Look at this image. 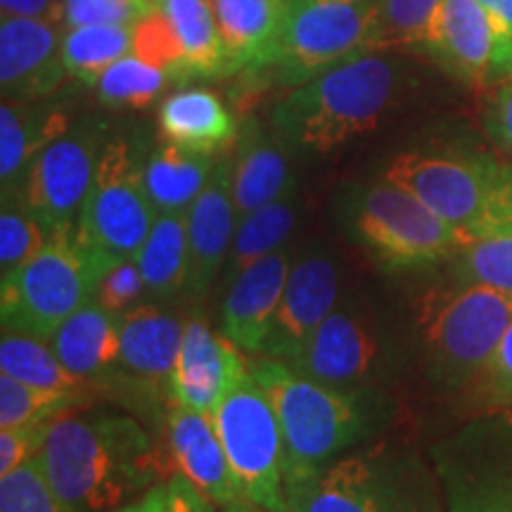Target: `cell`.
<instances>
[{"mask_svg":"<svg viewBox=\"0 0 512 512\" xmlns=\"http://www.w3.org/2000/svg\"><path fill=\"white\" fill-rule=\"evenodd\" d=\"M41 463L69 512H117L128 498L147 494L155 479L174 475L143 425L117 413L50 422Z\"/></svg>","mask_w":512,"mask_h":512,"instance_id":"obj_1","label":"cell"},{"mask_svg":"<svg viewBox=\"0 0 512 512\" xmlns=\"http://www.w3.org/2000/svg\"><path fill=\"white\" fill-rule=\"evenodd\" d=\"M249 373L264 387L278 413L285 439V482L313 475L375 439L392 420V399L370 384L330 387L268 356L249 361Z\"/></svg>","mask_w":512,"mask_h":512,"instance_id":"obj_2","label":"cell"},{"mask_svg":"<svg viewBox=\"0 0 512 512\" xmlns=\"http://www.w3.org/2000/svg\"><path fill=\"white\" fill-rule=\"evenodd\" d=\"M399 64L361 53L292 88L275 102L271 128L290 150L328 155L375 131L399 93Z\"/></svg>","mask_w":512,"mask_h":512,"instance_id":"obj_3","label":"cell"},{"mask_svg":"<svg viewBox=\"0 0 512 512\" xmlns=\"http://www.w3.org/2000/svg\"><path fill=\"white\" fill-rule=\"evenodd\" d=\"M380 178L418 197L465 242L512 235V166L486 152H401Z\"/></svg>","mask_w":512,"mask_h":512,"instance_id":"obj_4","label":"cell"},{"mask_svg":"<svg viewBox=\"0 0 512 512\" xmlns=\"http://www.w3.org/2000/svg\"><path fill=\"white\" fill-rule=\"evenodd\" d=\"M335 216L344 235L387 271H413L453 259L465 245L451 223L392 181L339 190Z\"/></svg>","mask_w":512,"mask_h":512,"instance_id":"obj_5","label":"cell"},{"mask_svg":"<svg viewBox=\"0 0 512 512\" xmlns=\"http://www.w3.org/2000/svg\"><path fill=\"white\" fill-rule=\"evenodd\" d=\"M512 323V294L486 285L430 290L418 302L427 377L446 394L470 389Z\"/></svg>","mask_w":512,"mask_h":512,"instance_id":"obj_6","label":"cell"},{"mask_svg":"<svg viewBox=\"0 0 512 512\" xmlns=\"http://www.w3.org/2000/svg\"><path fill=\"white\" fill-rule=\"evenodd\" d=\"M100 271L74 230H60L22 266L3 275L0 318L5 332L46 339L95 297Z\"/></svg>","mask_w":512,"mask_h":512,"instance_id":"obj_7","label":"cell"},{"mask_svg":"<svg viewBox=\"0 0 512 512\" xmlns=\"http://www.w3.org/2000/svg\"><path fill=\"white\" fill-rule=\"evenodd\" d=\"M157 216L133 147L126 138L107 140L76 226V235L100 275L119 261L136 259Z\"/></svg>","mask_w":512,"mask_h":512,"instance_id":"obj_8","label":"cell"},{"mask_svg":"<svg viewBox=\"0 0 512 512\" xmlns=\"http://www.w3.org/2000/svg\"><path fill=\"white\" fill-rule=\"evenodd\" d=\"M375 3L287 0V10L266 60L249 72L280 86H302L335 64L368 53Z\"/></svg>","mask_w":512,"mask_h":512,"instance_id":"obj_9","label":"cell"},{"mask_svg":"<svg viewBox=\"0 0 512 512\" xmlns=\"http://www.w3.org/2000/svg\"><path fill=\"white\" fill-rule=\"evenodd\" d=\"M214 427L238 479L242 498L264 512H290L285 496V439L278 413L252 373L235 384Z\"/></svg>","mask_w":512,"mask_h":512,"instance_id":"obj_10","label":"cell"},{"mask_svg":"<svg viewBox=\"0 0 512 512\" xmlns=\"http://www.w3.org/2000/svg\"><path fill=\"white\" fill-rule=\"evenodd\" d=\"M432 458L446 512H512V413L470 422Z\"/></svg>","mask_w":512,"mask_h":512,"instance_id":"obj_11","label":"cell"},{"mask_svg":"<svg viewBox=\"0 0 512 512\" xmlns=\"http://www.w3.org/2000/svg\"><path fill=\"white\" fill-rule=\"evenodd\" d=\"M102 147L98 128H69L31 162L19 192L50 235L79 226Z\"/></svg>","mask_w":512,"mask_h":512,"instance_id":"obj_12","label":"cell"},{"mask_svg":"<svg viewBox=\"0 0 512 512\" xmlns=\"http://www.w3.org/2000/svg\"><path fill=\"white\" fill-rule=\"evenodd\" d=\"M380 351L373 313L354 299H344L318 325L302 354L285 363L313 382L351 389L370 382Z\"/></svg>","mask_w":512,"mask_h":512,"instance_id":"obj_13","label":"cell"},{"mask_svg":"<svg viewBox=\"0 0 512 512\" xmlns=\"http://www.w3.org/2000/svg\"><path fill=\"white\" fill-rule=\"evenodd\" d=\"M339 302V266L328 249L311 247L292 261L283 299L261 356L292 361Z\"/></svg>","mask_w":512,"mask_h":512,"instance_id":"obj_14","label":"cell"},{"mask_svg":"<svg viewBox=\"0 0 512 512\" xmlns=\"http://www.w3.org/2000/svg\"><path fill=\"white\" fill-rule=\"evenodd\" d=\"M242 354L245 351L235 347L223 332H214L202 318H190L166 384V396L176 406L214 418L223 399L249 373Z\"/></svg>","mask_w":512,"mask_h":512,"instance_id":"obj_15","label":"cell"},{"mask_svg":"<svg viewBox=\"0 0 512 512\" xmlns=\"http://www.w3.org/2000/svg\"><path fill=\"white\" fill-rule=\"evenodd\" d=\"M387 448L344 453L309 477L285 482L290 512H382Z\"/></svg>","mask_w":512,"mask_h":512,"instance_id":"obj_16","label":"cell"},{"mask_svg":"<svg viewBox=\"0 0 512 512\" xmlns=\"http://www.w3.org/2000/svg\"><path fill=\"white\" fill-rule=\"evenodd\" d=\"M62 27L48 19H0V91L3 100L34 102L53 95L67 69L62 62Z\"/></svg>","mask_w":512,"mask_h":512,"instance_id":"obj_17","label":"cell"},{"mask_svg":"<svg viewBox=\"0 0 512 512\" xmlns=\"http://www.w3.org/2000/svg\"><path fill=\"white\" fill-rule=\"evenodd\" d=\"M188 216L190 275L188 292L202 297L228 264L230 247L235 240V221H240L233 197V159L219 157L209 183L204 185Z\"/></svg>","mask_w":512,"mask_h":512,"instance_id":"obj_18","label":"cell"},{"mask_svg":"<svg viewBox=\"0 0 512 512\" xmlns=\"http://www.w3.org/2000/svg\"><path fill=\"white\" fill-rule=\"evenodd\" d=\"M290 266V254L278 249L230 278L221 304V332L249 356H261L266 347Z\"/></svg>","mask_w":512,"mask_h":512,"instance_id":"obj_19","label":"cell"},{"mask_svg":"<svg viewBox=\"0 0 512 512\" xmlns=\"http://www.w3.org/2000/svg\"><path fill=\"white\" fill-rule=\"evenodd\" d=\"M166 430L169 456L176 472L188 477L216 508H230L245 501L209 415L174 403L166 418Z\"/></svg>","mask_w":512,"mask_h":512,"instance_id":"obj_20","label":"cell"},{"mask_svg":"<svg viewBox=\"0 0 512 512\" xmlns=\"http://www.w3.org/2000/svg\"><path fill=\"white\" fill-rule=\"evenodd\" d=\"M287 147L264 126V121L247 117L240 124L233 159V197L238 216L266 207L294 188Z\"/></svg>","mask_w":512,"mask_h":512,"instance_id":"obj_21","label":"cell"},{"mask_svg":"<svg viewBox=\"0 0 512 512\" xmlns=\"http://www.w3.org/2000/svg\"><path fill=\"white\" fill-rule=\"evenodd\" d=\"M427 50L448 74L467 86L491 83L494 31L477 0H444Z\"/></svg>","mask_w":512,"mask_h":512,"instance_id":"obj_22","label":"cell"},{"mask_svg":"<svg viewBox=\"0 0 512 512\" xmlns=\"http://www.w3.org/2000/svg\"><path fill=\"white\" fill-rule=\"evenodd\" d=\"M121 373L138 382L164 387L176 366L185 335V323L159 304H138L119 316Z\"/></svg>","mask_w":512,"mask_h":512,"instance_id":"obj_23","label":"cell"},{"mask_svg":"<svg viewBox=\"0 0 512 512\" xmlns=\"http://www.w3.org/2000/svg\"><path fill=\"white\" fill-rule=\"evenodd\" d=\"M159 133L166 143L200 155H219L238 140L240 126L223 100L207 88L176 91L159 105Z\"/></svg>","mask_w":512,"mask_h":512,"instance_id":"obj_24","label":"cell"},{"mask_svg":"<svg viewBox=\"0 0 512 512\" xmlns=\"http://www.w3.org/2000/svg\"><path fill=\"white\" fill-rule=\"evenodd\" d=\"M69 131L67 112L50 102H10L0 105V183L3 195L19 192L27 171L43 147Z\"/></svg>","mask_w":512,"mask_h":512,"instance_id":"obj_25","label":"cell"},{"mask_svg":"<svg viewBox=\"0 0 512 512\" xmlns=\"http://www.w3.org/2000/svg\"><path fill=\"white\" fill-rule=\"evenodd\" d=\"M57 358L86 382H100L119 368L121 330L119 316L91 299L50 337Z\"/></svg>","mask_w":512,"mask_h":512,"instance_id":"obj_26","label":"cell"},{"mask_svg":"<svg viewBox=\"0 0 512 512\" xmlns=\"http://www.w3.org/2000/svg\"><path fill=\"white\" fill-rule=\"evenodd\" d=\"M226 43L233 76L254 72L266 60L280 24L287 0H211Z\"/></svg>","mask_w":512,"mask_h":512,"instance_id":"obj_27","label":"cell"},{"mask_svg":"<svg viewBox=\"0 0 512 512\" xmlns=\"http://www.w3.org/2000/svg\"><path fill=\"white\" fill-rule=\"evenodd\" d=\"M155 8L169 19L181 41L185 79L233 76L211 0H155Z\"/></svg>","mask_w":512,"mask_h":512,"instance_id":"obj_28","label":"cell"},{"mask_svg":"<svg viewBox=\"0 0 512 512\" xmlns=\"http://www.w3.org/2000/svg\"><path fill=\"white\" fill-rule=\"evenodd\" d=\"M216 162L219 157L183 150L164 140L143 164L147 195L159 214H185L209 183Z\"/></svg>","mask_w":512,"mask_h":512,"instance_id":"obj_29","label":"cell"},{"mask_svg":"<svg viewBox=\"0 0 512 512\" xmlns=\"http://www.w3.org/2000/svg\"><path fill=\"white\" fill-rule=\"evenodd\" d=\"M136 261L152 302H174L178 294L188 292V216L159 214Z\"/></svg>","mask_w":512,"mask_h":512,"instance_id":"obj_30","label":"cell"},{"mask_svg":"<svg viewBox=\"0 0 512 512\" xmlns=\"http://www.w3.org/2000/svg\"><path fill=\"white\" fill-rule=\"evenodd\" d=\"M297 221L299 202L294 188L280 197V200L242 216L226 264L228 280L235 278L240 271H245L247 266H252L254 261L283 249L285 242L294 233V228H297Z\"/></svg>","mask_w":512,"mask_h":512,"instance_id":"obj_31","label":"cell"},{"mask_svg":"<svg viewBox=\"0 0 512 512\" xmlns=\"http://www.w3.org/2000/svg\"><path fill=\"white\" fill-rule=\"evenodd\" d=\"M133 53V24H86L62 31V62L72 79L98 86L100 76Z\"/></svg>","mask_w":512,"mask_h":512,"instance_id":"obj_32","label":"cell"},{"mask_svg":"<svg viewBox=\"0 0 512 512\" xmlns=\"http://www.w3.org/2000/svg\"><path fill=\"white\" fill-rule=\"evenodd\" d=\"M444 0H375L368 53L430 48Z\"/></svg>","mask_w":512,"mask_h":512,"instance_id":"obj_33","label":"cell"},{"mask_svg":"<svg viewBox=\"0 0 512 512\" xmlns=\"http://www.w3.org/2000/svg\"><path fill=\"white\" fill-rule=\"evenodd\" d=\"M0 373H8L36 387L57 389V392H88V382L76 377L57 358L46 339L22 332H5L0 339Z\"/></svg>","mask_w":512,"mask_h":512,"instance_id":"obj_34","label":"cell"},{"mask_svg":"<svg viewBox=\"0 0 512 512\" xmlns=\"http://www.w3.org/2000/svg\"><path fill=\"white\" fill-rule=\"evenodd\" d=\"M88 392H57L0 373V427L50 425L88 406Z\"/></svg>","mask_w":512,"mask_h":512,"instance_id":"obj_35","label":"cell"},{"mask_svg":"<svg viewBox=\"0 0 512 512\" xmlns=\"http://www.w3.org/2000/svg\"><path fill=\"white\" fill-rule=\"evenodd\" d=\"M437 479L411 451L389 453L382 512H446Z\"/></svg>","mask_w":512,"mask_h":512,"instance_id":"obj_36","label":"cell"},{"mask_svg":"<svg viewBox=\"0 0 512 512\" xmlns=\"http://www.w3.org/2000/svg\"><path fill=\"white\" fill-rule=\"evenodd\" d=\"M451 261L453 283L486 285L512 294V235L465 242Z\"/></svg>","mask_w":512,"mask_h":512,"instance_id":"obj_37","label":"cell"},{"mask_svg":"<svg viewBox=\"0 0 512 512\" xmlns=\"http://www.w3.org/2000/svg\"><path fill=\"white\" fill-rule=\"evenodd\" d=\"M169 74L136 55L121 57L98 81V95L112 107H147L164 91Z\"/></svg>","mask_w":512,"mask_h":512,"instance_id":"obj_38","label":"cell"},{"mask_svg":"<svg viewBox=\"0 0 512 512\" xmlns=\"http://www.w3.org/2000/svg\"><path fill=\"white\" fill-rule=\"evenodd\" d=\"M50 233L43 223L31 214L22 192L3 195L0 211V275H8L22 266L29 256L46 245Z\"/></svg>","mask_w":512,"mask_h":512,"instance_id":"obj_39","label":"cell"},{"mask_svg":"<svg viewBox=\"0 0 512 512\" xmlns=\"http://www.w3.org/2000/svg\"><path fill=\"white\" fill-rule=\"evenodd\" d=\"M0 512H69L50 486L41 456L0 477Z\"/></svg>","mask_w":512,"mask_h":512,"instance_id":"obj_40","label":"cell"},{"mask_svg":"<svg viewBox=\"0 0 512 512\" xmlns=\"http://www.w3.org/2000/svg\"><path fill=\"white\" fill-rule=\"evenodd\" d=\"M133 55L162 69L169 79L185 81L183 48L174 27L157 8L133 24Z\"/></svg>","mask_w":512,"mask_h":512,"instance_id":"obj_41","label":"cell"},{"mask_svg":"<svg viewBox=\"0 0 512 512\" xmlns=\"http://www.w3.org/2000/svg\"><path fill=\"white\" fill-rule=\"evenodd\" d=\"M470 392L475 394L477 406L482 411L512 413V323Z\"/></svg>","mask_w":512,"mask_h":512,"instance_id":"obj_42","label":"cell"},{"mask_svg":"<svg viewBox=\"0 0 512 512\" xmlns=\"http://www.w3.org/2000/svg\"><path fill=\"white\" fill-rule=\"evenodd\" d=\"M147 294L145 278L140 273V266L136 259L119 261L110 271L100 278L98 287H95V302L102 309H107L114 316H124L133 306H138V299Z\"/></svg>","mask_w":512,"mask_h":512,"instance_id":"obj_43","label":"cell"},{"mask_svg":"<svg viewBox=\"0 0 512 512\" xmlns=\"http://www.w3.org/2000/svg\"><path fill=\"white\" fill-rule=\"evenodd\" d=\"M150 12L131 0H60L62 29L86 24H136Z\"/></svg>","mask_w":512,"mask_h":512,"instance_id":"obj_44","label":"cell"},{"mask_svg":"<svg viewBox=\"0 0 512 512\" xmlns=\"http://www.w3.org/2000/svg\"><path fill=\"white\" fill-rule=\"evenodd\" d=\"M50 425L0 427V477L41 456Z\"/></svg>","mask_w":512,"mask_h":512,"instance_id":"obj_45","label":"cell"},{"mask_svg":"<svg viewBox=\"0 0 512 512\" xmlns=\"http://www.w3.org/2000/svg\"><path fill=\"white\" fill-rule=\"evenodd\" d=\"M494 31V67L491 83H501L512 76V0H477Z\"/></svg>","mask_w":512,"mask_h":512,"instance_id":"obj_46","label":"cell"},{"mask_svg":"<svg viewBox=\"0 0 512 512\" xmlns=\"http://www.w3.org/2000/svg\"><path fill=\"white\" fill-rule=\"evenodd\" d=\"M484 126L489 136L512 155V76L498 83L491 93L484 110Z\"/></svg>","mask_w":512,"mask_h":512,"instance_id":"obj_47","label":"cell"},{"mask_svg":"<svg viewBox=\"0 0 512 512\" xmlns=\"http://www.w3.org/2000/svg\"><path fill=\"white\" fill-rule=\"evenodd\" d=\"M162 512H216V505L188 477H183L181 472H174V475L166 479Z\"/></svg>","mask_w":512,"mask_h":512,"instance_id":"obj_48","label":"cell"},{"mask_svg":"<svg viewBox=\"0 0 512 512\" xmlns=\"http://www.w3.org/2000/svg\"><path fill=\"white\" fill-rule=\"evenodd\" d=\"M0 17H31L60 24V0H0Z\"/></svg>","mask_w":512,"mask_h":512,"instance_id":"obj_49","label":"cell"},{"mask_svg":"<svg viewBox=\"0 0 512 512\" xmlns=\"http://www.w3.org/2000/svg\"><path fill=\"white\" fill-rule=\"evenodd\" d=\"M164 494H166V482L155 484L150 491L143 496H138V501L124 505L117 512H162L164 510Z\"/></svg>","mask_w":512,"mask_h":512,"instance_id":"obj_50","label":"cell"},{"mask_svg":"<svg viewBox=\"0 0 512 512\" xmlns=\"http://www.w3.org/2000/svg\"><path fill=\"white\" fill-rule=\"evenodd\" d=\"M131 3H136L138 8H145V10H155V0H131Z\"/></svg>","mask_w":512,"mask_h":512,"instance_id":"obj_51","label":"cell"},{"mask_svg":"<svg viewBox=\"0 0 512 512\" xmlns=\"http://www.w3.org/2000/svg\"><path fill=\"white\" fill-rule=\"evenodd\" d=\"M223 512H252L249 508H245V505L238 503V505H230V508H226Z\"/></svg>","mask_w":512,"mask_h":512,"instance_id":"obj_52","label":"cell"},{"mask_svg":"<svg viewBox=\"0 0 512 512\" xmlns=\"http://www.w3.org/2000/svg\"><path fill=\"white\" fill-rule=\"evenodd\" d=\"M347 3H375V0H347Z\"/></svg>","mask_w":512,"mask_h":512,"instance_id":"obj_53","label":"cell"}]
</instances>
